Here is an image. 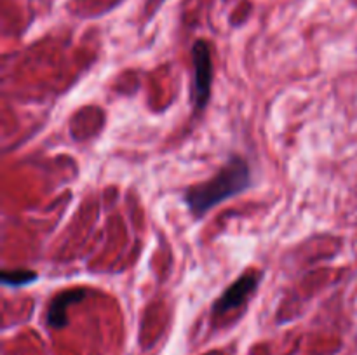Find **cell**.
<instances>
[{
    "label": "cell",
    "instance_id": "cell-1",
    "mask_svg": "<svg viewBox=\"0 0 357 355\" xmlns=\"http://www.w3.org/2000/svg\"><path fill=\"white\" fill-rule=\"evenodd\" d=\"M250 166L243 157L232 155L211 180L188 188L183 195V200L192 216L201 219L204 218L206 212H209L218 204L243 194L250 188Z\"/></svg>",
    "mask_w": 357,
    "mask_h": 355
},
{
    "label": "cell",
    "instance_id": "cell-2",
    "mask_svg": "<svg viewBox=\"0 0 357 355\" xmlns=\"http://www.w3.org/2000/svg\"><path fill=\"white\" fill-rule=\"evenodd\" d=\"M194 58V104L197 110H204L211 97L213 87V56L208 42L197 40L192 47Z\"/></svg>",
    "mask_w": 357,
    "mask_h": 355
},
{
    "label": "cell",
    "instance_id": "cell-3",
    "mask_svg": "<svg viewBox=\"0 0 357 355\" xmlns=\"http://www.w3.org/2000/svg\"><path fill=\"white\" fill-rule=\"evenodd\" d=\"M261 282V274L260 271H246L244 275H241L236 282L227 287V291L220 296L218 299L213 305V315H223V313L230 312V310L239 308L241 305L246 303V299L257 291V287Z\"/></svg>",
    "mask_w": 357,
    "mask_h": 355
},
{
    "label": "cell",
    "instance_id": "cell-4",
    "mask_svg": "<svg viewBox=\"0 0 357 355\" xmlns=\"http://www.w3.org/2000/svg\"><path fill=\"white\" fill-rule=\"evenodd\" d=\"M82 298H86V289H70V291L59 292L47 308V315H45L47 326L52 329H63L68 324L66 308L73 303H79Z\"/></svg>",
    "mask_w": 357,
    "mask_h": 355
},
{
    "label": "cell",
    "instance_id": "cell-5",
    "mask_svg": "<svg viewBox=\"0 0 357 355\" xmlns=\"http://www.w3.org/2000/svg\"><path fill=\"white\" fill-rule=\"evenodd\" d=\"M2 284L7 285V287L20 289L23 285L33 284L38 278V274L33 270H3L2 274Z\"/></svg>",
    "mask_w": 357,
    "mask_h": 355
}]
</instances>
